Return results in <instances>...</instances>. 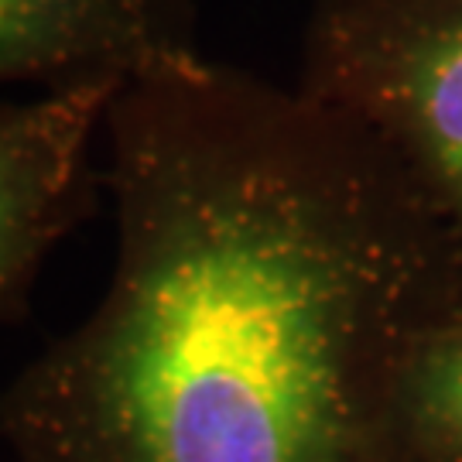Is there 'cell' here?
<instances>
[{"label":"cell","mask_w":462,"mask_h":462,"mask_svg":"<svg viewBox=\"0 0 462 462\" xmlns=\"http://www.w3.org/2000/svg\"><path fill=\"white\" fill-rule=\"evenodd\" d=\"M116 89L76 83L0 103V326L24 312L49 254L97 206L93 144Z\"/></svg>","instance_id":"3957f363"},{"label":"cell","mask_w":462,"mask_h":462,"mask_svg":"<svg viewBox=\"0 0 462 462\" xmlns=\"http://www.w3.org/2000/svg\"><path fill=\"white\" fill-rule=\"evenodd\" d=\"M103 141L110 284L4 387L7 462H411L401 374L459 301L364 137L199 51Z\"/></svg>","instance_id":"6da1fadb"},{"label":"cell","mask_w":462,"mask_h":462,"mask_svg":"<svg viewBox=\"0 0 462 462\" xmlns=\"http://www.w3.org/2000/svg\"><path fill=\"white\" fill-rule=\"evenodd\" d=\"M397 425L411 462H462V309L414 343L397 391Z\"/></svg>","instance_id":"5b68a950"},{"label":"cell","mask_w":462,"mask_h":462,"mask_svg":"<svg viewBox=\"0 0 462 462\" xmlns=\"http://www.w3.org/2000/svg\"><path fill=\"white\" fill-rule=\"evenodd\" d=\"M295 86L364 137L462 309V0H315Z\"/></svg>","instance_id":"7a4b0ae2"},{"label":"cell","mask_w":462,"mask_h":462,"mask_svg":"<svg viewBox=\"0 0 462 462\" xmlns=\"http://www.w3.org/2000/svg\"><path fill=\"white\" fill-rule=\"evenodd\" d=\"M189 55L192 0H0V86H124Z\"/></svg>","instance_id":"277c9868"}]
</instances>
